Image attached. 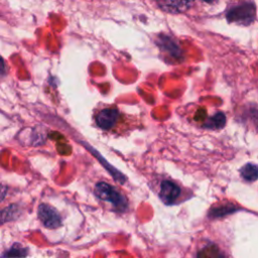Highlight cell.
Wrapping results in <instances>:
<instances>
[{
    "label": "cell",
    "mask_w": 258,
    "mask_h": 258,
    "mask_svg": "<svg viewBox=\"0 0 258 258\" xmlns=\"http://www.w3.org/2000/svg\"><path fill=\"white\" fill-rule=\"evenodd\" d=\"M95 195L100 200L110 203L117 211H125L128 208L126 197L107 182H98L95 186Z\"/></svg>",
    "instance_id": "1"
},
{
    "label": "cell",
    "mask_w": 258,
    "mask_h": 258,
    "mask_svg": "<svg viewBox=\"0 0 258 258\" xmlns=\"http://www.w3.org/2000/svg\"><path fill=\"white\" fill-rule=\"evenodd\" d=\"M255 5L253 3H243L228 10L226 17L229 22L240 25H249L255 19Z\"/></svg>",
    "instance_id": "2"
},
{
    "label": "cell",
    "mask_w": 258,
    "mask_h": 258,
    "mask_svg": "<svg viewBox=\"0 0 258 258\" xmlns=\"http://www.w3.org/2000/svg\"><path fill=\"white\" fill-rule=\"evenodd\" d=\"M37 215L42 225L48 229H55L61 226L62 221L59 214L47 204H40L38 206Z\"/></svg>",
    "instance_id": "3"
},
{
    "label": "cell",
    "mask_w": 258,
    "mask_h": 258,
    "mask_svg": "<svg viewBox=\"0 0 258 258\" xmlns=\"http://www.w3.org/2000/svg\"><path fill=\"white\" fill-rule=\"evenodd\" d=\"M120 116L121 114L116 108H106L97 114L96 123L101 129L110 130L116 125Z\"/></svg>",
    "instance_id": "4"
},
{
    "label": "cell",
    "mask_w": 258,
    "mask_h": 258,
    "mask_svg": "<svg viewBox=\"0 0 258 258\" xmlns=\"http://www.w3.org/2000/svg\"><path fill=\"white\" fill-rule=\"evenodd\" d=\"M195 0H157L158 7L167 13H182L188 10Z\"/></svg>",
    "instance_id": "5"
},
{
    "label": "cell",
    "mask_w": 258,
    "mask_h": 258,
    "mask_svg": "<svg viewBox=\"0 0 258 258\" xmlns=\"http://www.w3.org/2000/svg\"><path fill=\"white\" fill-rule=\"evenodd\" d=\"M180 187L171 180H163L160 184L159 198L165 205H171L180 196Z\"/></svg>",
    "instance_id": "6"
},
{
    "label": "cell",
    "mask_w": 258,
    "mask_h": 258,
    "mask_svg": "<svg viewBox=\"0 0 258 258\" xmlns=\"http://www.w3.org/2000/svg\"><path fill=\"white\" fill-rule=\"evenodd\" d=\"M156 43L160 47L161 50H163L164 52L169 54L171 57H173L175 59H179L180 57H182V51H181L179 45L170 36L161 34V35H159Z\"/></svg>",
    "instance_id": "7"
},
{
    "label": "cell",
    "mask_w": 258,
    "mask_h": 258,
    "mask_svg": "<svg viewBox=\"0 0 258 258\" xmlns=\"http://www.w3.org/2000/svg\"><path fill=\"white\" fill-rule=\"evenodd\" d=\"M88 149H90L92 152H93V155H95L96 157H98V159L100 160V162L105 166L106 165V169L113 175V177L115 178V180L116 181H118L119 183H124L125 181H126V177H125V175L124 174H122L121 172H119L115 167H113V166H111L108 162H107V160L106 159H104L100 154H99V152L98 151H96V150H94L93 148H91L90 146H88V144L87 145H85Z\"/></svg>",
    "instance_id": "8"
},
{
    "label": "cell",
    "mask_w": 258,
    "mask_h": 258,
    "mask_svg": "<svg viewBox=\"0 0 258 258\" xmlns=\"http://www.w3.org/2000/svg\"><path fill=\"white\" fill-rule=\"evenodd\" d=\"M226 124V116L222 112L216 113L214 116L210 117L204 124L203 127L208 129H221Z\"/></svg>",
    "instance_id": "9"
},
{
    "label": "cell",
    "mask_w": 258,
    "mask_h": 258,
    "mask_svg": "<svg viewBox=\"0 0 258 258\" xmlns=\"http://www.w3.org/2000/svg\"><path fill=\"white\" fill-rule=\"evenodd\" d=\"M241 176L247 181H254L258 179V165L255 163H246L240 169Z\"/></svg>",
    "instance_id": "10"
},
{
    "label": "cell",
    "mask_w": 258,
    "mask_h": 258,
    "mask_svg": "<svg viewBox=\"0 0 258 258\" xmlns=\"http://www.w3.org/2000/svg\"><path fill=\"white\" fill-rule=\"evenodd\" d=\"M236 211H238L236 206H234L232 204H227V205H223L221 207L213 209L209 213V216L212 217V218H219V217H224L226 215L232 214V213H234Z\"/></svg>",
    "instance_id": "11"
},
{
    "label": "cell",
    "mask_w": 258,
    "mask_h": 258,
    "mask_svg": "<svg viewBox=\"0 0 258 258\" xmlns=\"http://www.w3.org/2000/svg\"><path fill=\"white\" fill-rule=\"evenodd\" d=\"M19 210L15 205H10L9 207L5 208L4 210H2V213H1V223L3 224L6 221H11L16 219V217L18 216L17 214Z\"/></svg>",
    "instance_id": "12"
},
{
    "label": "cell",
    "mask_w": 258,
    "mask_h": 258,
    "mask_svg": "<svg viewBox=\"0 0 258 258\" xmlns=\"http://www.w3.org/2000/svg\"><path fill=\"white\" fill-rule=\"evenodd\" d=\"M27 255V249L21 247L19 244H14L9 250H7L5 253L2 254V257H12V256H17V257H23Z\"/></svg>",
    "instance_id": "13"
},
{
    "label": "cell",
    "mask_w": 258,
    "mask_h": 258,
    "mask_svg": "<svg viewBox=\"0 0 258 258\" xmlns=\"http://www.w3.org/2000/svg\"><path fill=\"white\" fill-rule=\"evenodd\" d=\"M251 116H252L253 122L256 125V128L258 129V110L257 109H252L251 110Z\"/></svg>",
    "instance_id": "14"
},
{
    "label": "cell",
    "mask_w": 258,
    "mask_h": 258,
    "mask_svg": "<svg viewBox=\"0 0 258 258\" xmlns=\"http://www.w3.org/2000/svg\"><path fill=\"white\" fill-rule=\"evenodd\" d=\"M203 1H205V2H207V3H214V2H216L217 0H203Z\"/></svg>",
    "instance_id": "15"
}]
</instances>
